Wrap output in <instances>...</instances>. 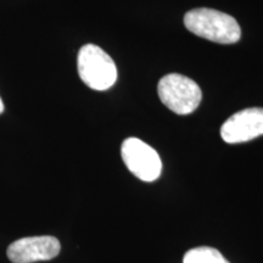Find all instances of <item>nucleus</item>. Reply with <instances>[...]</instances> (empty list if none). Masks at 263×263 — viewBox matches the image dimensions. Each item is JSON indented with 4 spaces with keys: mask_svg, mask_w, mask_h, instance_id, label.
<instances>
[{
    "mask_svg": "<svg viewBox=\"0 0 263 263\" xmlns=\"http://www.w3.org/2000/svg\"><path fill=\"white\" fill-rule=\"evenodd\" d=\"M184 25L197 37L219 44H234L241 37V29L236 20L218 10L209 8L190 10L184 16Z\"/></svg>",
    "mask_w": 263,
    "mask_h": 263,
    "instance_id": "nucleus-1",
    "label": "nucleus"
},
{
    "mask_svg": "<svg viewBox=\"0 0 263 263\" xmlns=\"http://www.w3.org/2000/svg\"><path fill=\"white\" fill-rule=\"evenodd\" d=\"M3 111H4V104H3L2 98H0V114H3Z\"/></svg>",
    "mask_w": 263,
    "mask_h": 263,
    "instance_id": "nucleus-8",
    "label": "nucleus"
},
{
    "mask_svg": "<svg viewBox=\"0 0 263 263\" xmlns=\"http://www.w3.org/2000/svg\"><path fill=\"white\" fill-rule=\"evenodd\" d=\"M157 93L164 106L177 115L194 112L202 99L196 82L179 73H170L161 78Z\"/></svg>",
    "mask_w": 263,
    "mask_h": 263,
    "instance_id": "nucleus-3",
    "label": "nucleus"
},
{
    "mask_svg": "<svg viewBox=\"0 0 263 263\" xmlns=\"http://www.w3.org/2000/svg\"><path fill=\"white\" fill-rule=\"evenodd\" d=\"M77 67L81 80L94 90H107L117 81L116 64L98 45L85 44L81 48Z\"/></svg>",
    "mask_w": 263,
    "mask_h": 263,
    "instance_id": "nucleus-2",
    "label": "nucleus"
},
{
    "mask_svg": "<svg viewBox=\"0 0 263 263\" xmlns=\"http://www.w3.org/2000/svg\"><path fill=\"white\" fill-rule=\"evenodd\" d=\"M183 263H229L218 250L201 246L192 249L184 255Z\"/></svg>",
    "mask_w": 263,
    "mask_h": 263,
    "instance_id": "nucleus-7",
    "label": "nucleus"
},
{
    "mask_svg": "<svg viewBox=\"0 0 263 263\" xmlns=\"http://www.w3.org/2000/svg\"><path fill=\"white\" fill-rule=\"evenodd\" d=\"M121 155L127 168L144 182H154L160 177L162 162L159 154L143 140L128 138L122 143Z\"/></svg>",
    "mask_w": 263,
    "mask_h": 263,
    "instance_id": "nucleus-4",
    "label": "nucleus"
},
{
    "mask_svg": "<svg viewBox=\"0 0 263 263\" xmlns=\"http://www.w3.org/2000/svg\"><path fill=\"white\" fill-rule=\"evenodd\" d=\"M263 136V108L250 107L230 116L221 128L222 139L239 144Z\"/></svg>",
    "mask_w": 263,
    "mask_h": 263,
    "instance_id": "nucleus-6",
    "label": "nucleus"
},
{
    "mask_svg": "<svg viewBox=\"0 0 263 263\" xmlns=\"http://www.w3.org/2000/svg\"><path fill=\"white\" fill-rule=\"evenodd\" d=\"M60 250V241L55 236H28L10 244L6 255L12 263H34L55 258Z\"/></svg>",
    "mask_w": 263,
    "mask_h": 263,
    "instance_id": "nucleus-5",
    "label": "nucleus"
}]
</instances>
